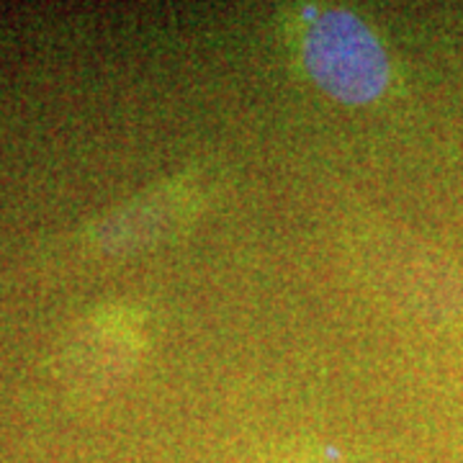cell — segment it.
<instances>
[{"instance_id": "cell-1", "label": "cell", "mask_w": 463, "mask_h": 463, "mask_svg": "<svg viewBox=\"0 0 463 463\" xmlns=\"http://www.w3.org/2000/svg\"><path fill=\"white\" fill-rule=\"evenodd\" d=\"M142 350V322L127 307H100L70 332L62 345V376L75 389H103L124 376Z\"/></svg>"}]
</instances>
